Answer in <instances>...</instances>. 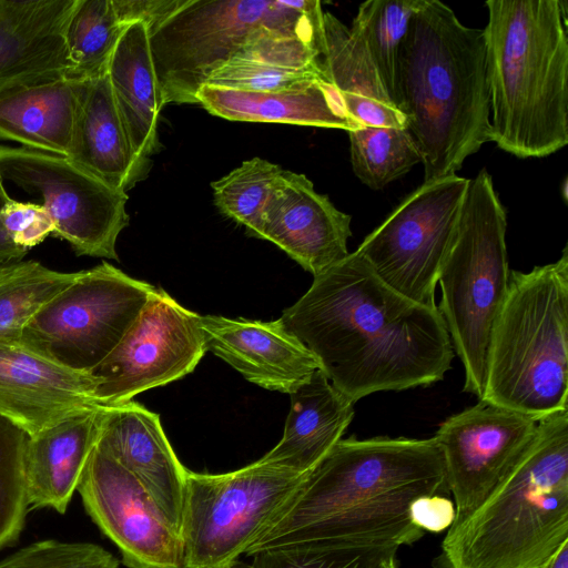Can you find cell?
I'll use <instances>...</instances> for the list:
<instances>
[{"mask_svg": "<svg viewBox=\"0 0 568 568\" xmlns=\"http://www.w3.org/2000/svg\"><path fill=\"white\" fill-rule=\"evenodd\" d=\"M95 377L69 368L21 341L0 338V415L28 436L98 407Z\"/></svg>", "mask_w": 568, "mask_h": 568, "instance_id": "2e32d148", "label": "cell"}, {"mask_svg": "<svg viewBox=\"0 0 568 568\" xmlns=\"http://www.w3.org/2000/svg\"><path fill=\"white\" fill-rule=\"evenodd\" d=\"M196 100L211 114L231 121L310 125L346 132L363 128L346 112L335 85L323 79L273 92L204 84Z\"/></svg>", "mask_w": 568, "mask_h": 568, "instance_id": "603a6c76", "label": "cell"}, {"mask_svg": "<svg viewBox=\"0 0 568 568\" xmlns=\"http://www.w3.org/2000/svg\"><path fill=\"white\" fill-rule=\"evenodd\" d=\"M424 3L425 0L365 1L349 27L363 42L395 106L400 49L413 16Z\"/></svg>", "mask_w": 568, "mask_h": 568, "instance_id": "83f0119b", "label": "cell"}, {"mask_svg": "<svg viewBox=\"0 0 568 568\" xmlns=\"http://www.w3.org/2000/svg\"><path fill=\"white\" fill-rule=\"evenodd\" d=\"M0 226L17 246L29 250L54 232V224L42 204L10 199L0 209Z\"/></svg>", "mask_w": 568, "mask_h": 568, "instance_id": "8d00e7d4", "label": "cell"}, {"mask_svg": "<svg viewBox=\"0 0 568 568\" xmlns=\"http://www.w3.org/2000/svg\"><path fill=\"white\" fill-rule=\"evenodd\" d=\"M290 396L283 437L258 462L306 474L342 439L354 417V403L321 369Z\"/></svg>", "mask_w": 568, "mask_h": 568, "instance_id": "cb8c5ba5", "label": "cell"}, {"mask_svg": "<svg viewBox=\"0 0 568 568\" xmlns=\"http://www.w3.org/2000/svg\"><path fill=\"white\" fill-rule=\"evenodd\" d=\"M230 568H251V565L239 559Z\"/></svg>", "mask_w": 568, "mask_h": 568, "instance_id": "b9f144b4", "label": "cell"}, {"mask_svg": "<svg viewBox=\"0 0 568 568\" xmlns=\"http://www.w3.org/2000/svg\"><path fill=\"white\" fill-rule=\"evenodd\" d=\"M78 0H0V91L69 79L65 30Z\"/></svg>", "mask_w": 568, "mask_h": 568, "instance_id": "d6986e66", "label": "cell"}, {"mask_svg": "<svg viewBox=\"0 0 568 568\" xmlns=\"http://www.w3.org/2000/svg\"><path fill=\"white\" fill-rule=\"evenodd\" d=\"M155 291L103 262L79 271L28 322L20 339L59 364L91 374L122 341Z\"/></svg>", "mask_w": 568, "mask_h": 568, "instance_id": "30bf717a", "label": "cell"}, {"mask_svg": "<svg viewBox=\"0 0 568 568\" xmlns=\"http://www.w3.org/2000/svg\"><path fill=\"white\" fill-rule=\"evenodd\" d=\"M28 435L0 415V549L19 538L28 511L24 449Z\"/></svg>", "mask_w": 568, "mask_h": 568, "instance_id": "836d02e7", "label": "cell"}, {"mask_svg": "<svg viewBox=\"0 0 568 568\" xmlns=\"http://www.w3.org/2000/svg\"><path fill=\"white\" fill-rule=\"evenodd\" d=\"M160 105L197 104L211 74L267 32L324 36L317 0H181L148 28Z\"/></svg>", "mask_w": 568, "mask_h": 568, "instance_id": "ba28073f", "label": "cell"}, {"mask_svg": "<svg viewBox=\"0 0 568 568\" xmlns=\"http://www.w3.org/2000/svg\"><path fill=\"white\" fill-rule=\"evenodd\" d=\"M468 180L452 174L424 182L355 251L403 296L430 307Z\"/></svg>", "mask_w": 568, "mask_h": 568, "instance_id": "8fae6325", "label": "cell"}, {"mask_svg": "<svg viewBox=\"0 0 568 568\" xmlns=\"http://www.w3.org/2000/svg\"><path fill=\"white\" fill-rule=\"evenodd\" d=\"M0 568H120V561L95 544L42 540L2 559Z\"/></svg>", "mask_w": 568, "mask_h": 568, "instance_id": "e575fe53", "label": "cell"}, {"mask_svg": "<svg viewBox=\"0 0 568 568\" xmlns=\"http://www.w3.org/2000/svg\"><path fill=\"white\" fill-rule=\"evenodd\" d=\"M317 79L328 81L323 72L316 70L287 69L230 60L216 69L205 84L242 91L273 92Z\"/></svg>", "mask_w": 568, "mask_h": 568, "instance_id": "d590c367", "label": "cell"}, {"mask_svg": "<svg viewBox=\"0 0 568 568\" xmlns=\"http://www.w3.org/2000/svg\"><path fill=\"white\" fill-rule=\"evenodd\" d=\"M11 197L8 195L4 182L0 178V209L10 200ZM28 250L21 248L13 244L4 231L0 226V264L20 261L26 254Z\"/></svg>", "mask_w": 568, "mask_h": 568, "instance_id": "f35d334b", "label": "cell"}, {"mask_svg": "<svg viewBox=\"0 0 568 568\" xmlns=\"http://www.w3.org/2000/svg\"><path fill=\"white\" fill-rule=\"evenodd\" d=\"M324 34L323 68L348 115L363 126L406 129L359 38L329 12H324Z\"/></svg>", "mask_w": 568, "mask_h": 568, "instance_id": "4316f807", "label": "cell"}, {"mask_svg": "<svg viewBox=\"0 0 568 568\" xmlns=\"http://www.w3.org/2000/svg\"><path fill=\"white\" fill-rule=\"evenodd\" d=\"M68 159L125 193L149 175L152 161L132 150L108 73L81 83Z\"/></svg>", "mask_w": 568, "mask_h": 568, "instance_id": "7402d4cb", "label": "cell"}, {"mask_svg": "<svg viewBox=\"0 0 568 568\" xmlns=\"http://www.w3.org/2000/svg\"><path fill=\"white\" fill-rule=\"evenodd\" d=\"M98 445L142 483L180 532L187 469L170 445L160 416L133 400L106 406Z\"/></svg>", "mask_w": 568, "mask_h": 568, "instance_id": "ffe728a7", "label": "cell"}, {"mask_svg": "<svg viewBox=\"0 0 568 568\" xmlns=\"http://www.w3.org/2000/svg\"><path fill=\"white\" fill-rule=\"evenodd\" d=\"M453 501L442 495L422 496L409 506V517L414 525L433 532L449 528L455 520Z\"/></svg>", "mask_w": 568, "mask_h": 568, "instance_id": "74e56055", "label": "cell"}, {"mask_svg": "<svg viewBox=\"0 0 568 568\" xmlns=\"http://www.w3.org/2000/svg\"><path fill=\"white\" fill-rule=\"evenodd\" d=\"M81 83L65 78L0 91V140L69 158Z\"/></svg>", "mask_w": 568, "mask_h": 568, "instance_id": "d4e9b609", "label": "cell"}, {"mask_svg": "<svg viewBox=\"0 0 568 568\" xmlns=\"http://www.w3.org/2000/svg\"><path fill=\"white\" fill-rule=\"evenodd\" d=\"M199 324L207 351L263 388L290 395L320 369L315 356L280 318L262 322L199 315Z\"/></svg>", "mask_w": 568, "mask_h": 568, "instance_id": "ac0fdd59", "label": "cell"}, {"mask_svg": "<svg viewBox=\"0 0 568 568\" xmlns=\"http://www.w3.org/2000/svg\"><path fill=\"white\" fill-rule=\"evenodd\" d=\"M568 246L554 263L511 271L495 322L481 399L536 420L567 412Z\"/></svg>", "mask_w": 568, "mask_h": 568, "instance_id": "8992f818", "label": "cell"}, {"mask_svg": "<svg viewBox=\"0 0 568 568\" xmlns=\"http://www.w3.org/2000/svg\"><path fill=\"white\" fill-rule=\"evenodd\" d=\"M79 272H59L36 261L0 264V338H20L28 322Z\"/></svg>", "mask_w": 568, "mask_h": 568, "instance_id": "f1b7e54d", "label": "cell"}, {"mask_svg": "<svg viewBox=\"0 0 568 568\" xmlns=\"http://www.w3.org/2000/svg\"><path fill=\"white\" fill-rule=\"evenodd\" d=\"M106 73L132 150L151 159L161 149L158 125L162 108L144 22L135 21L123 30Z\"/></svg>", "mask_w": 568, "mask_h": 568, "instance_id": "484cf974", "label": "cell"}, {"mask_svg": "<svg viewBox=\"0 0 568 568\" xmlns=\"http://www.w3.org/2000/svg\"><path fill=\"white\" fill-rule=\"evenodd\" d=\"M490 142L520 159L568 143V2L488 0Z\"/></svg>", "mask_w": 568, "mask_h": 568, "instance_id": "277c9868", "label": "cell"}, {"mask_svg": "<svg viewBox=\"0 0 568 568\" xmlns=\"http://www.w3.org/2000/svg\"><path fill=\"white\" fill-rule=\"evenodd\" d=\"M448 491L434 436L341 439L305 474L245 555L294 542L399 548L424 535L410 520V504Z\"/></svg>", "mask_w": 568, "mask_h": 568, "instance_id": "7a4b0ae2", "label": "cell"}, {"mask_svg": "<svg viewBox=\"0 0 568 568\" xmlns=\"http://www.w3.org/2000/svg\"><path fill=\"white\" fill-rule=\"evenodd\" d=\"M280 320L354 404L442 381L455 356L437 306L397 293L356 252L314 276Z\"/></svg>", "mask_w": 568, "mask_h": 568, "instance_id": "6da1fadb", "label": "cell"}, {"mask_svg": "<svg viewBox=\"0 0 568 568\" xmlns=\"http://www.w3.org/2000/svg\"><path fill=\"white\" fill-rule=\"evenodd\" d=\"M397 549L389 545L294 542L254 554L251 568H374Z\"/></svg>", "mask_w": 568, "mask_h": 568, "instance_id": "d6a6232c", "label": "cell"}, {"mask_svg": "<svg viewBox=\"0 0 568 568\" xmlns=\"http://www.w3.org/2000/svg\"><path fill=\"white\" fill-rule=\"evenodd\" d=\"M284 170L265 159L252 158L211 183L219 211L260 239L264 212L283 180Z\"/></svg>", "mask_w": 568, "mask_h": 568, "instance_id": "4dcf8cb0", "label": "cell"}, {"mask_svg": "<svg viewBox=\"0 0 568 568\" xmlns=\"http://www.w3.org/2000/svg\"><path fill=\"white\" fill-rule=\"evenodd\" d=\"M351 221L306 175L284 170L264 212L260 239L274 243L316 276L349 254Z\"/></svg>", "mask_w": 568, "mask_h": 568, "instance_id": "e0dca14e", "label": "cell"}, {"mask_svg": "<svg viewBox=\"0 0 568 568\" xmlns=\"http://www.w3.org/2000/svg\"><path fill=\"white\" fill-rule=\"evenodd\" d=\"M84 508L129 568H184L180 532L142 483L95 445L78 489Z\"/></svg>", "mask_w": 568, "mask_h": 568, "instance_id": "5bb4252c", "label": "cell"}, {"mask_svg": "<svg viewBox=\"0 0 568 568\" xmlns=\"http://www.w3.org/2000/svg\"><path fill=\"white\" fill-rule=\"evenodd\" d=\"M396 108L419 150L424 182L456 174L490 142L484 29L466 27L439 0H425L400 49Z\"/></svg>", "mask_w": 568, "mask_h": 568, "instance_id": "3957f363", "label": "cell"}, {"mask_svg": "<svg viewBox=\"0 0 568 568\" xmlns=\"http://www.w3.org/2000/svg\"><path fill=\"white\" fill-rule=\"evenodd\" d=\"M395 555L396 551L387 554L386 556L378 560L374 568H396Z\"/></svg>", "mask_w": 568, "mask_h": 568, "instance_id": "60d3db41", "label": "cell"}, {"mask_svg": "<svg viewBox=\"0 0 568 568\" xmlns=\"http://www.w3.org/2000/svg\"><path fill=\"white\" fill-rule=\"evenodd\" d=\"M538 420L485 400L446 418L437 440L458 524L508 473L535 437Z\"/></svg>", "mask_w": 568, "mask_h": 568, "instance_id": "9a60e30c", "label": "cell"}, {"mask_svg": "<svg viewBox=\"0 0 568 568\" xmlns=\"http://www.w3.org/2000/svg\"><path fill=\"white\" fill-rule=\"evenodd\" d=\"M207 351L199 314L156 288L110 355L91 373L94 400L114 406L192 373Z\"/></svg>", "mask_w": 568, "mask_h": 568, "instance_id": "4fadbf2b", "label": "cell"}, {"mask_svg": "<svg viewBox=\"0 0 568 568\" xmlns=\"http://www.w3.org/2000/svg\"><path fill=\"white\" fill-rule=\"evenodd\" d=\"M347 133L353 171L372 190L385 187L422 163L419 150L406 129L363 126Z\"/></svg>", "mask_w": 568, "mask_h": 568, "instance_id": "1f68e13d", "label": "cell"}, {"mask_svg": "<svg viewBox=\"0 0 568 568\" xmlns=\"http://www.w3.org/2000/svg\"><path fill=\"white\" fill-rule=\"evenodd\" d=\"M304 476L258 460L217 475L187 469L180 530L184 568H230L268 528Z\"/></svg>", "mask_w": 568, "mask_h": 568, "instance_id": "9c48e42d", "label": "cell"}, {"mask_svg": "<svg viewBox=\"0 0 568 568\" xmlns=\"http://www.w3.org/2000/svg\"><path fill=\"white\" fill-rule=\"evenodd\" d=\"M568 541V410L538 420L521 456L443 540L435 568H542Z\"/></svg>", "mask_w": 568, "mask_h": 568, "instance_id": "5b68a950", "label": "cell"}, {"mask_svg": "<svg viewBox=\"0 0 568 568\" xmlns=\"http://www.w3.org/2000/svg\"><path fill=\"white\" fill-rule=\"evenodd\" d=\"M542 568H568V541H566L558 552Z\"/></svg>", "mask_w": 568, "mask_h": 568, "instance_id": "ab89813d", "label": "cell"}, {"mask_svg": "<svg viewBox=\"0 0 568 568\" xmlns=\"http://www.w3.org/2000/svg\"><path fill=\"white\" fill-rule=\"evenodd\" d=\"M113 0H78L65 30L69 79L85 81L106 73L111 54L126 28Z\"/></svg>", "mask_w": 568, "mask_h": 568, "instance_id": "f546056e", "label": "cell"}, {"mask_svg": "<svg viewBox=\"0 0 568 568\" xmlns=\"http://www.w3.org/2000/svg\"><path fill=\"white\" fill-rule=\"evenodd\" d=\"M0 178L42 200L53 235L77 255L119 260L116 240L130 222L128 193L65 156L23 146L0 145Z\"/></svg>", "mask_w": 568, "mask_h": 568, "instance_id": "7c38bea8", "label": "cell"}, {"mask_svg": "<svg viewBox=\"0 0 568 568\" xmlns=\"http://www.w3.org/2000/svg\"><path fill=\"white\" fill-rule=\"evenodd\" d=\"M105 409L80 412L28 436L23 468L29 506L67 510L99 440Z\"/></svg>", "mask_w": 568, "mask_h": 568, "instance_id": "44dd1931", "label": "cell"}, {"mask_svg": "<svg viewBox=\"0 0 568 568\" xmlns=\"http://www.w3.org/2000/svg\"><path fill=\"white\" fill-rule=\"evenodd\" d=\"M507 215L483 169L468 180L454 234L440 266L437 306L459 357L463 390L481 399L491 332L507 295L510 270Z\"/></svg>", "mask_w": 568, "mask_h": 568, "instance_id": "52a82bcc", "label": "cell"}]
</instances>
